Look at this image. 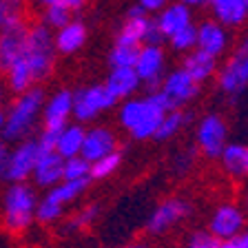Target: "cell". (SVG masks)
<instances>
[{
	"label": "cell",
	"instance_id": "4fadbf2b",
	"mask_svg": "<svg viewBox=\"0 0 248 248\" xmlns=\"http://www.w3.org/2000/svg\"><path fill=\"white\" fill-rule=\"evenodd\" d=\"M195 33H197V40H195L197 49L211 53L215 58H222L228 51V46H231V33H228V29L224 25H219L217 20H213V18L202 20L200 25H195Z\"/></svg>",
	"mask_w": 248,
	"mask_h": 248
},
{
	"label": "cell",
	"instance_id": "7bdbcfd3",
	"mask_svg": "<svg viewBox=\"0 0 248 248\" xmlns=\"http://www.w3.org/2000/svg\"><path fill=\"white\" fill-rule=\"evenodd\" d=\"M182 5L191 7V9H200V7H206V0H177Z\"/></svg>",
	"mask_w": 248,
	"mask_h": 248
},
{
	"label": "cell",
	"instance_id": "7c38bea8",
	"mask_svg": "<svg viewBox=\"0 0 248 248\" xmlns=\"http://www.w3.org/2000/svg\"><path fill=\"white\" fill-rule=\"evenodd\" d=\"M188 215H191V204L180 197H170V200L162 202L160 206H155V211L146 219V231L151 235H162Z\"/></svg>",
	"mask_w": 248,
	"mask_h": 248
},
{
	"label": "cell",
	"instance_id": "cb8c5ba5",
	"mask_svg": "<svg viewBox=\"0 0 248 248\" xmlns=\"http://www.w3.org/2000/svg\"><path fill=\"white\" fill-rule=\"evenodd\" d=\"M217 160L228 175L239 180L248 173V146L242 142H226L217 155Z\"/></svg>",
	"mask_w": 248,
	"mask_h": 248
},
{
	"label": "cell",
	"instance_id": "44dd1931",
	"mask_svg": "<svg viewBox=\"0 0 248 248\" xmlns=\"http://www.w3.org/2000/svg\"><path fill=\"white\" fill-rule=\"evenodd\" d=\"M155 22H157V27H160V31L164 33V38L173 36L175 31L184 29L186 25H191L193 22V9L191 7L182 5V2H173L170 0L169 5H164L160 11H157V16L153 18Z\"/></svg>",
	"mask_w": 248,
	"mask_h": 248
},
{
	"label": "cell",
	"instance_id": "9a60e30c",
	"mask_svg": "<svg viewBox=\"0 0 248 248\" xmlns=\"http://www.w3.org/2000/svg\"><path fill=\"white\" fill-rule=\"evenodd\" d=\"M71 104H73V93L69 89H60L56 91L49 100H45L42 104V126L46 129H58L69 124V118H71Z\"/></svg>",
	"mask_w": 248,
	"mask_h": 248
},
{
	"label": "cell",
	"instance_id": "3957f363",
	"mask_svg": "<svg viewBox=\"0 0 248 248\" xmlns=\"http://www.w3.org/2000/svg\"><path fill=\"white\" fill-rule=\"evenodd\" d=\"M36 204H38V193L36 186L27 184V182H14L5 188L2 195V224L9 232L18 235L25 232L33 219L36 213Z\"/></svg>",
	"mask_w": 248,
	"mask_h": 248
},
{
	"label": "cell",
	"instance_id": "9c48e42d",
	"mask_svg": "<svg viewBox=\"0 0 248 248\" xmlns=\"http://www.w3.org/2000/svg\"><path fill=\"white\" fill-rule=\"evenodd\" d=\"M200 87L202 84H197L184 69L177 67V69H173V71L162 76V82H160V89H157V91L164 95L169 108H182L191 102V100L197 98Z\"/></svg>",
	"mask_w": 248,
	"mask_h": 248
},
{
	"label": "cell",
	"instance_id": "603a6c76",
	"mask_svg": "<svg viewBox=\"0 0 248 248\" xmlns=\"http://www.w3.org/2000/svg\"><path fill=\"white\" fill-rule=\"evenodd\" d=\"M149 14L140 5H133L129 11H126V20L122 22L118 31V38L115 42H124V45H142V38H144V31L149 27Z\"/></svg>",
	"mask_w": 248,
	"mask_h": 248
},
{
	"label": "cell",
	"instance_id": "ba28073f",
	"mask_svg": "<svg viewBox=\"0 0 248 248\" xmlns=\"http://www.w3.org/2000/svg\"><path fill=\"white\" fill-rule=\"evenodd\" d=\"M135 73L142 80V87L146 91H157L162 82V76L166 71V53L162 45H140L138 58L133 62Z\"/></svg>",
	"mask_w": 248,
	"mask_h": 248
},
{
	"label": "cell",
	"instance_id": "e0dca14e",
	"mask_svg": "<svg viewBox=\"0 0 248 248\" xmlns=\"http://www.w3.org/2000/svg\"><path fill=\"white\" fill-rule=\"evenodd\" d=\"M89 40V29L84 22L80 20H69L67 25L58 27L53 31V45H56V51L62 56H73L87 45Z\"/></svg>",
	"mask_w": 248,
	"mask_h": 248
},
{
	"label": "cell",
	"instance_id": "ab89813d",
	"mask_svg": "<svg viewBox=\"0 0 248 248\" xmlns=\"http://www.w3.org/2000/svg\"><path fill=\"white\" fill-rule=\"evenodd\" d=\"M217 248H248V235L246 232H239L235 237H226V239H219Z\"/></svg>",
	"mask_w": 248,
	"mask_h": 248
},
{
	"label": "cell",
	"instance_id": "8fae6325",
	"mask_svg": "<svg viewBox=\"0 0 248 248\" xmlns=\"http://www.w3.org/2000/svg\"><path fill=\"white\" fill-rule=\"evenodd\" d=\"M27 33H29V22L25 18L0 27V71H7L16 60L22 58Z\"/></svg>",
	"mask_w": 248,
	"mask_h": 248
},
{
	"label": "cell",
	"instance_id": "6da1fadb",
	"mask_svg": "<svg viewBox=\"0 0 248 248\" xmlns=\"http://www.w3.org/2000/svg\"><path fill=\"white\" fill-rule=\"evenodd\" d=\"M164 111H169L164 95L160 91H146L144 98H131L120 100L118 120L122 129L131 135L133 140H151L157 131Z\"/></svg>",
	"mask_w": 248,
	"mask_h": 248
},
{
	"label": "cell",
	"instance_id": "bcb514c9",
	"mask_svg": "<svg viewBox=\"0 0 248 248\" xmlns=\"http://www.w3.org/2000/svg\"><path fill=\"white\" fill-rule=\"evenodd\" d=\"M2 124H5V107L0 102V129H2Z\"/></svg>",
	"mask_w": 248,
	"mask_h": 248
},
{
	"label": "cell",
	"instance_id": "277c9868",
	"mask_svg": "<svg viewBox=\"0 0 248 248\" xmlns=\"http://www.w3.org/2000/svg\"><path fill=\"white\" fill-rule=\"evenodd\" d=\"M27 67L33 73V80L42 82L53 73L56 67V45H53V31L45 25V22H33L29 25V33H27L25 51H22Z\"/></svg>",
	"mask_w": 248,
	"mask_h": 248
},
{
	"label": "cell",
	"instance_id": "d590c367",
	"mask_svg": "<svg viewBox=\"0 0 248 248\" xmlns=\"http://www.w3.org/2000/svg\"><path fill=\"white\" fill-rule=\"evenodd\" d=\"M98 215H100L98 204H87L82 211H78L76 215H73V219L69 222V228H87V226H91V224L98 219Z\"/></svg>",
	"mask_w": 248,
	"mask_h": 248
},
{
	"label": "cell",
	"instance_id": "f1b7e54d",
	"mask_svg": "<svg viewBox=\"0 0 248 248\" xmlns=\"http://www.w3.org/2000/svg\"><path fill=\"white\" fill-rule=\"evenodd\" d=\"M122 166V153L118 149L111 151V153L102 155L98 160L91 162V170H89V175H91L93 182H100V180H107L115 173V170Z\"/></svg>",
	"mask_w": 248,
	"mask_h": 248
},
{
	"label": "cell",
	"instance_id": "5b68a950",
	"mask_svg": "<svg viewBox=\"0 0 248 248\" xmlns=\"http://www.w3.org/2000/svg\"><path fill=\"white\" fill-rule=\"evenodd\" d=\"M73 93V104H71V115L76 122L87 124L100 118L102 113L111 111L118 107V100L107 91L104 84H89V87L76 89Z\"/></svg>",
	"mask_w": 248,
	"mask_h": 248
},
{
	"label": "cell",
	"instance_id": "5bb4252c",
	"mask_svg": "<svg viewBox=\"0 0 248 248\" xmlns=\"http://www.w3.org/2000/svg\"><path fill=\"white\" fill-rule=\"evenodd\" d=\"M246 226V215L237 204H222L217 206L211 215L208 222V231L215 235L217 239H226V237H235L244 231Z\"/></svg>",
	"mask_w": 248,
	"mask_h": 248
},
{
	"label": "cell",
	"instance_id": "7dc6e473",
	"mask_svg": "<svg viewBox=\"0 0 248 248\" xmlns=\"http://www.w3.org/2000/svg\"><path fill=\"white\" fill-rule=\"evenodd\" d=\"M129 248H151V246H146V244H135V246H129Z\"/></svg>",
	"mask_w": 248,
	"mask_h": 248
},
{
	"label": "cell",
	"instance_id": "2e32d148",
	"mask_svg": "<svg viewBox=\"0 0 248 248\" xmlns=\"http://www.w3.org/2000/svg\"><path fill=\"white\" fill-rule=\"evenodd\" d=\"M115 149H118V135H115V131L100 124V126H93V129L84 131V142H82V149H80V155H82L84 160L93 162Z\"/></svg>",
	"mask_w": 248,
	"mask_h": 248
},
{
	"label": "cell",
	"instance_id": "7a4b0ae2",
	"mask_svg": "<svg viewBox=\"0 0 248 248\" xmlns=\"http://www.w3.org/2000/svg\"><path fill=\"white\" fill-rule=\"evenodd\" d=\"M45 100H46V93L38 84L18 93L16 100L11 102V107L5 111V124L0 129V138L5 140L7 144L31 138L38 120H40Z\"/></svg>",
	"mask_w": 248,
	"mask_h": 248
},
{
	"label": "cell",
	"instance_id": "1f68e13d",
	"mask_svg": "<svg viewBox=\"0 0 248 248\" xmlns=\"http://www.w3.org/2000/svg\"><path fill=\"white\" fill-rule=\"evenodd\" d=\"M91 170V162L84 160L82 155H73V157H64L62 164V180H84Z\"/></svg>",
	"mask_w": 248,
	"mask_h": 248
},
{
	"label": "cell",
	"instance_id": "8992f818",
	"mask_svg": "<svg viewBox=\"0 0 248 248\" xmlns=\"http://www.w3.org/2000/svg\"><path fill=\"white\" fill-rule=\"evenodd\" d=\"M38 155H40V151H38L36 138H25L20 142H16V146L7 151L5 160L0 164V180L7 182V184L27 182L31 177Z\"/></svg>",
	"mask_w": 248,
	"mask_h": 248
},
{
	"label": "cell",
	"instance_id": "52a82bcc",
	"mask_svg": "<svg viewBox=\"0 0 248 248\" xmlns=\"http://www.w3.org/2000/svg\"><path fill=\"white\" fill-rule=\"evenodd\" d=\"M217 78V87L224 95L237 98L246 91L248 84V46L246 42H239V46L231 56L226 58L222 67H217L215 71Z\"/></svg>",
	"mask_w": 248,
	"mask_h": 248
},
{
	"label": "cell",
	"instance_id": "484cf974",
	"mask_svg": "<svg viewBox=\"0 0 248 248\" xmlns=\"http://www.w3.org/2000/svg\"><path fill=\"white\" fill-rule=\"evenodd\" d=\"M84 124L76 122V124H67L62 126L60 133H58V142H56V153L62 157H73V155H80L84 142Z\"/></svg>",
	"mask_w": 248,
	"mask_h": 248
},
{
	"label": "cell",
	"instance_id": "f6af8a7d",
	"mask_svg": "<svg viewBox=\"0 0 248 248\" xmlns=\"http://www.w3.org/2000/svg\"><path fill=\"white\" fill-rule=\"evenodd\" d=\"M56 2H60V0H36L38 7H49V5H56Z\"/></svg>",
	"mask_w": 248,
	"mask_h": 248
},
{
	"label": "cell",
	"instance_id": "ffe728a7",
	"mask_svg": "<svg viewBox=\"0 0 248 248\" xmlns=\"http://www.w3.org/2000/svg\"><path fill=\"white\" fill-rule=\"evenodd\" d=\"M217 60L219 58L211 56V53L202 51V49H191L188 53H184V60H182V69H184L188 76L195 80L197 84H204L208 80L215 78V71H217Z\"/></svg>",
	"mask_w": 248,
	"mask_h": 248
},
{
	"label": "cell",
	"instance_id": "4dcf8cb0",
	"mask_svg": "<svg viewBox=\"0 0 248 248\" xmlns=\"http://www.w3.org/2000/svg\"><path fill=\"white\" fill-rule=\"evenodd\" d=\"M138 49L135 45H124V42H115L108 51V67H133L135 58H138Z\"/></svg>",
	"mask_w": 248,
	"mask_h": 248
},
{
	"label": "cell",
	"instance_id": "ac0fdd59",
	"mask_svg": "<svg viewBox=\"0 0 248 248\" xmlns=\"http://www.w3.org/2000/svg\"><path fill=\"white\" fill-rule=\"evenodd\" d=\"M211 18L226 29H237L248 18V0H206Z\"/></svg>",
	"mask_w": 248,
	"mask_h": 248
},
{
	"label": "cell",
	"instance_id": "d4e9b609",
	"mask_svg": "<svg viewBox=\"0 0 248 248\" xmlns=\"http://www.w3.org/2000/svg\"><path fill=\"white\" fill-rule=\"evenodd\" d=\"M91 182H93L91 177H84V180H60L58 184H53L49 188L46 197L53 200L56 204H60V206H69L87 191Z\"/></svg>",
	"mask_w": 248,
	"mask_h": 248
},
{
	"label": "cell",
	"instance_id": "f546056e",
	"mask_svg": "<svg viewBox=\"0 0 248 248\" xmlns=\"http://www.w3.org/2000/svg\"><path fill=\"white\" fill-rule=\"evenodd\" d=\"M195 40H197V33H195V22H191V25H186L184 29L175 31L173 36L166 38V42L170 45V49L175 53H188L191 49H195Z\"/></svg>",
	"mask_w": 248,
	"mask_h": 248
},
{
	"label": "cell",
	"instance_id": "d6986e66",
	"mask_svg": "<svg viewBox=\"0 0 248 248\" xmlns=\"http://www.w3.org/2000/svg\"><path fill=\"white\" fill-rule=\"evenodd\" d=\"M104 87L120 102V100L135 95L142 87V80L133 67H111L107 73V80H104Z\"/></svg>",
	"mask_w": 248,
	"mask_h": 248
},
{
	"label": "cell",
	"instance_id": "836d02e7",
	"mask_svg": "<svg viewBox=\"0 0 248 248\" xmlns=\"http://www.w3.org/2000/svg\"><path fill=\"white\" fill-rule=\"evenodd\" d=\"M62 213H64V206H60V204H56L53 200H49V197H42V200H38L36 204V213H33V219L40 224H53L58 222L62 217Z\"/></svg>",
	"mask_w": 248,
	"mask_h": 248
},
{
	"label": "cell",
	"instance_id": "74e56055",
	"mask_svg": "<svg viewBox=\"0 0 248 248\" xmlns=\"http://www.w3.org/2000/svg\"><path fill=\"white\" fill-rule=\"evenodd\" d=\"M58 133H60L58 129H46V126H42L40 135L36 138V142H38V151H40V153H49V151H56Z\"/></svg>",
	"mask_w": 248,
	"mask_h": 248
},
{
	"label": "cell",
	"instance_id": "d6a6232c",
	"mask_svg": "<svg viewBox=\"0 0 248 248\" xmlns=\"http://www.w3.org/2000/svg\"><path fill=\"white\" fill-rule=\"evenodd\" d=\"M73 18V14L62 5V2H56V5H49V7H42V20L51 31H56L58 27L67 25L69 20Z\"/></svg>",
	"mask_w": 248,
	"mask_h": 248
},
{
	"label": "cell",
	"instance_id": "8d00e7d4",
	"mask_svg": "<svg viewBox=\"0 0 248 248\" xmlns=\"http://www.w3.org/2000/svg\"><path fill=\"white\" fill-rule=\"evenodd\" d=\"M217 244H219V239L211 231H195L188 237L186 248H217Z\"/></svg>",
	"mask_w": 248,
	"mask_h": 248
},
{
	"label": "cell",
	"instance_id": "4316f807",
	"mask_svg": "<svg viewBox=\"0 0 248 248\" xmlns=\"http://www.w3.org/2000/svg\"><path fill=\"white\" fill-rule=\"evenodd\" d=\"M191 120V113H186L182 108H169L164 111L162 115L160 124H157V131H155L153 140H160V142H166V140L175 138L182 129H184V124Z\"/></svg>",
	"mask_w": 248,
	"mask_h": 248
},
{
	"label": "cell",
	"instance_id": "7402d4cb",
	"mask_svg": "<svg viewBox=\"0 0 248 248\" xmlns=\"http://www.w3.org/2000/svg\"><path fill=\"white\" fill-rule=\"evenodd\" d=\"M62 164H64V157L58 155L56 151L40 153L33 164V170H31L33 184L40 188H51L53 184H58L62 180Z\"/></svg>",
	"mask_w": 248,
	"mask_h": 248
},
{
	"label": "cell",
	"instance_id": "60d3db41",
	"mask_svg": "<svg viewBox=\"0 0 248 248\" xmlns=\"http://www.w3.org/2000/svg\"><path fill=\"white\" fill-rule=\"evenodd\" d=\"M170 0H138V5L142 7V9L146 11V14H157V11L162 9L164 5H169Z\"/></svg>",
	"mask_w": 248,
	"mask_h": 248
},
{
	"label": "cell",
	"instance_id": "b9f144b4",
	"mask_svg": "<svg viewBox=\"0 0 248 248\" xmlns=\"http://www.w3.org/2000/svg\"><path fill=\"white\" fill-rule=\"evenodd\" d=\"M62 5L67 7L69 11H71V14H78V11L80 9H84V5H87L89 0H60Z\"/></svg>",
	"mask_w": 248,
	"mask_h": 248
},
{
	"label": "cell",
	"instance_id": "f35d334b",
	"mask_svg": "<svg viewBox=\"0 0 248 248\" xmlns=\"http://www.w3.org/2000/svg\"><path fill=\"white\" fill-rule=\"evenodd\" d=\"M164 42H166L164 33L160 31L157 22L151 18V20H149V27H146V31H144V38H142V45H164Z\"/></svg>",
	"mask_w": 248,
	"mask_h": 248
},
{
	"label": "cell",
	"instance_id": "83f0119b",
	"mask_svg": "<svg viewBox=\"0 0 248 248\" xmlns=\"http://www.w3.org/2000/svg\"><path fill=\"white\" fill-rule=\"evenodd\" d=\"M7 78V89H9L11 93H22L27 91L29 87H33L36 84V80H33V73H31V69L27 67L25 58H20V60H16L14 64H11L7 71H2Z\"/></svg>",
	"mask_w": 248,
	"mask_h": 248
},
{
	"label": "cell",
	"instance_id": "e575fe53",
	"mask_svg": "<svg viewBox=\"0 0 248 248\" xmlns=\"http://www.w3.org/2000/svg\"><path fill=\"white\" fill-rule=\"evenodd\" d=\"M29 0H0V27L11 20L25 18Z\"/></svg>",
	"mask_w": 248,
	"mask_h": 248
},
{
	"label": "cell",
	"instance_id": "ee69618b",
	"mask_svg": "<svg viewBox=\"0 0 248 248\" xmlns=\"http://www.w3.org/2000/svg\"><path fill=\"white\" fill-rule=\"evenodd\" d=\"M7 151H9V146H7V142L2 138H0V164H2V160H5Z\"/></svg>",
	"mask_w": 248,
	"mask_h": 248
},
{
	"label": "cell",
	"instance_id": "30bf717a",
	"mask_svg": "<svg viewBox=\"0 0 248 248\" xmlns=\"http://www.w3.org/2000/svg\"><path fill=\"white\" fill-rule=\"evenodd\" d=\"M195 142L202 155H206L208 160H217L219 151L228 142V124L219 113H208L200 120L195 129Z\"/></svg>",
	"mask_w": 248,
	"mask_h": 248
}]
</instances>
